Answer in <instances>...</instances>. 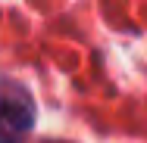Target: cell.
I'll use <instances>...</instances> for the list:
<instances>
[{"instance_id": "cell-1", "label": "cell", "mask_w": 147, "mask_h": 143, "mask_svg": "<svg viewBox=\"0 0 147 143\" xmlns=\"http://www.w3.org/2000/svg\"><path fill=\"white\" fill-rule=\"evenodd\" d=\"M34 128V103L25 90H0V143H22Z\"/></svg>"}]
</instances>
